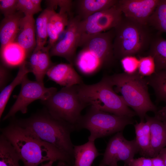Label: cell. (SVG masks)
Masks as SVG:
<instances>
[{"label":"cell","instance_id":"8","mask_svg":"<svg viewBox=\"0 0 166 166\" xmlns=\"http://www.w3.org/2000/svg\"><path fill=\"white\" fill-rule=\"evenodd\" d=\"M114 29L106 32L82 34L79 47L94 55L99 61L102 68L112 65L116 60L113 50Z\"/></svg>","mask_w":166,"mask_h":166},{"label":"cell","instance_id":"12","mask_svg":"<svg viewBox=\"0 0 166 166\" xmlns=\"http://www.w3.org/2000/svg\"><path fill=\"white\" fill-rule=\"evenodd\" d=\"M117 4L109 9L96 13L80 21L79 27L81 33L95 34L114 28L123 15Z\"/></svg>","mask_w":166,"mask_h":166},{"label":"cell","instance_id":"29","mask_svg":"<svg viewBox=\"0 0 166 166\" xmlns=\"http://www.w3.org/2000/svg\"><path fill=\"white\" fill-rule=\"evenodd\" d=\"M148 25L160 33H166V0H160L150 17Z\"/></svg>","mask_w":166,"mask_h":166},{"label":"cell","instance_id":"22","mask_svg":"<svg viewBox=\"0 0 166 166\" xmlns=\"http://www.w3.org/2000/svg\"><path fill=\"white\" fill-rule=\"evenodd\" d=\"M1 57L6 66L13 67L19 66L27 58L25 50L15 42L9 43L0 50Z\"/></svg>","mask_w":166,"mask_h":166},{"label":"cell","instance_id":"3","mask_svg":"<svg viewBox=\"0 0 166 166\" xmlns=\"http://www.w3.org/2000/svg\"><path fill=\"white\" fill-rule=\"evenodd\" d=\"M114 29L113 50L116 60L148 51L155 34L152 27L125 16Z\"/></svg>","mask_w":166,"mask_h":166},{"label":"cell","instance_id":"16","mask_svg":"<svg viewBox=\"0 0 166 166\" xmlns=\"http://www.w3.org/2000/svg\"><path fill=\"white\" fill-rule=\"evenodd\" d=\"M48 45L38 48H35L30 56L28 61L32 73L37 81L44 83V76L49 68L54 65L50 60Z\"/></svg>","mask_w":166,"mask_h":166},{"label":"cell","instance_id":"4","mask_svg":"<svg viewBox=\"0 0 166 166\" xmlns=\"http://www.w3.org/2000/svg\"><path fill=\"white\" fill-rule=\"evenodd\" d=\"M116 93H120L124 101L144 121L146 113L157 111L148 91V84L144 77L138 72L133 74L125 73L107 76Z\"/></svg>","mask_w":166,"mask_h":166},{"label":"cell","instance_id":"19","mask_svg":"<svg viewBox=\"0 0 166 166\" xmlns=\"http://www.w3.org/2000/svg\"><path fill=\"white\" fill-rule=\"evenodd\" d=\"M18 11L2 20L0 26V50L9 43L14 42L19 28L21 19L25 16Z\"/></svg>","mask_w":166,"mask_h":166},{"label":"cell","instance_id":"38","mask_svg":"<svg viewBox=\"0 0 166 166\" xmlns=\"http://www.w3.org/2000/svg\"><path fill=\"white\" fill-rule=\"evenodd\" d=\"M155 116L160 117L166 114V104L160 110L157 111L155 113Z\"/></svg>","mask_w":166,"mask_h":166},{"label":"cell","instance_id":"30","mask_svg":"<svg viewBox=\"0 0 166 166\" xmlns=\"http://www.w3.org/2000/svg\"><path fill=\"white\" fill-rule=\"evenodd\" d=\"M138 70V73L144 77H149L156 72V66L153 58L151 56L140 57Z\"/></svg>","mask_w":166,"mask_h":166},{"label":"cell","instance_id":"17","mask_svg":"<svg viewBox=\"0 0 166 166\" xmlns=\"http://www.w3.org/2000/svg\"><path fill=\"white\" fill-rule=\"evenodd\" d=\"M118 0H77L73 1V10L80 21L97 12L109 9Z\"/></svg>","mask_w":166,"mask_h":166},{"label":"cell","instance_id":"24","mask_svg":"<svg viewBox=\"0 0 166 166\" xmlns=\"http://www.w3.org/2000/svg\"><path fill=\"white\" fill-rule=\"evenodd\" d=\"M18 73L11 83L6 86L0 94V118L4 110L10 96L14 88L21 84L24 77L31 70L29 62L25 61L19 66Z\"/></svg>","mask_w":166,"mask_h":166},{"label":"cell","instance_id":"39","mask_svg":"<svg viewBox=\"0 0 166 166\" xmlns=\"http://www.w3.org/2000/svg\"><path fill=\"white\" fill-rule=\"evenodd\" d=\"M57 166H71L67 162L62 161H58Z\"/></svg>","mask_w":166,"mask_h":166},{"label":"cell","instance_id":"25","mask_svg":"<svg viewBox=\"0 0 166 166\" xmlns=\"http://www.w3.org/2000/svg\"><path fill=\"white\" fill-rule=\"evenodd\" d=\"M136 140L142 154L145 157L152 158L151 143L149 123L146 120L140 121L134 125Z\"/></svg>","mask_w":166,"mask_h":166},{"label":"cell","instance_id":"37","mask_svg":"<svg viewBox=\"0 0 166 166\" xmlns=\"http://www.w3.org/2000/svg\"><path fill=\"white\" fill-rule=\"evenodd\" d=\"M163 160L165 165L166 166V147L162 149L157 155Z\"/></svg>","mask_w":166,"mask_h":166},{"label":"cell","instance_id":"36","mask_svg":"<svg viewBox=\"0 0 166 166\" xmlns=\"http://www.w3.org/2000/svg\"><path fill=\"white\" fill-rule=\"evenodd\" d=\"M151 159L152 166H165L163 160L158 156Z\"/></svg>","mask_w":166,"mask_h":166},{"label":"cell","instance_id":"13","mask_svg":"<svg viewBox=\"0 0 166 166\" xmlns=\"http://www.w3.org/2000/svg\"><path fill=\"white\" fill-rule=\"evenodd\" d=\"M160 0H118L117 5L125 17L148 25Z\"/></svg>","mask_w":166,"mask_h":166},{"label":"cell","instance_id":"18","mask_svg":"<svg viewBox=\"0 0 166 166\" xmlns=\"http://www.w3.org/2000/svg\"><path fill=\"white\" fill-rule=\"evenodd\" d=\"M150 124V143L152 158L156 156L160 150L166 147V122L157 117H145Z\"/></svg>","mask_w":166,"mask_h":166},{"label":"cell","instance_id":"33","mask_svg":"<svg viewBox=\"0 0 166 166\" xmlns=\"http://www.w3.org/2000/svg\"><path fill=\"white\" fill-rule=\"evenodd\" d=\"M18 0H0V10L4 17L11 15L17 11Z\"/></svg>","mask_w":166,"mask_h":166},{"label":"cell","instance_id":"28","mask_svg":"<svg viewBox=\"0 0 166 166\" xmlns=\"http://www.w3.org/2000/svg\"><path fill=\"white\" fill-rule=\"evenodd\" d=\"M145 78L154 91L156 101L166 103V71L156 72Z\"/></svg>","mask_w":166,"mask_h":166},{"label":"cell","instance_id":"7","mask_svg":"<svg viewBox=\"0 0 166 166\" xmlns=\"http://www.w3.org/2000/svg\"><path fill=\"white\" fill-rule=\"evenodd\" d=\"M77 85L63 87L47 100L41 101L52 116L75 127L82 111L88 106L80 97Z\"/></svg>","mask_w":166,"mask_h":166},{"label":"cell","instance_id":"15","mask_svg":"<svg viewBox=\"0 0 166 166\" xmlns=\"http://www.w3.org/2000/svg\"><path fill=\"white\" fill-rule=\"evenodd\" d=\"M35 22L33 16L23 17L14 42L25 50L27 58L30 57L36 45Z\"/></svg>","mask_w":166,"mask_h":166},{"label":"cell","instance_id":"34","mask_svg":"<svg viewBox=\"0 0 166 166\" xmlns=\"http://www.w3.org/2000/svg\"><path fill=\"white\" fill-rule=\"evenodd\" d=\"M151 158L142 157L132 159L126 166H152Z\"/></svg>","mask_w":166,"mask_h":166},{"label":"cell","instance_id":"11","mask_svg":"<svg viewBox=\"0 0 166 166\" xmlns=\"http://www.w3.org/2000/svg\"><path fill=\"white\" fill-rule=\"evenodd\" d=\"M80 20L76 16L70 19L63 37L50 49V57L56 56L65 58L69 63L73 65L79 47L82 33L79 27Z\"/></svg>","mask_w":166,"mask_h":166},{"label":"cell","instance_id":"40","mask_svg":"<svg viewBox=\"0 0 166 166\" xmlns=\"http://www.w3.org/2000/svg\"><path fill=\"white\" fill-rule=\"evenodd\" d=\"M54 162L52 161H48L47 162L42 164L41 166H52V165Z\"/></svg>","mask_w":166,"mask_h":166},{"label":"cell","instance_id":"2","mask_svg":"<svg viewBox=\"0 0 166 166\" xmlns=\"http://www.w3.org/2000/svg\"><path fill=\"white\" fill-rule=\"evenodd\" d=\"M14 119L18 125L42 140L74 157V145L70 135L76 130L74 126L54 117L45 108L28 118Z\"/></svg>","mask_w":166,"mask_h":166},{"label":"cell","instance_id":"23","mask_svg":"<svg viewBox=\"0 0 166 166\" xmlns=\"http://www.w3.org/2000/svg\"><path fill=\"white\" fill-rule=\"evenodd\" d=\"M79 71L86 75H92L102 68L99 60L88 51L81 49L74 61Z\"/></svg>","mask_w":166,"mask_h":166},{"label":"cell","instance_id":"10","mask_svg":"<svg viewBox=\"0 0 166 166\" xmlns=\"http://www.w3.org/2000/svg\"><path fill=\"white\" fill-rule=\"evenodd\" d=\"M140 149L136 139L129 140L122 131L117 133L109 140L99 166H118L122 161L127 166Z\"/></svg>","mask_w":166,"mask_h":166},{"label":"cell","instance_id":"26","mask_svg":"<svg viewBox=\"0 0 166 166\" xmlns=\"http://www.w3.org/2000/svg\"><path fill=\"white\" fill-rule=\"evenodd\" d=\"M19 156L7 139L1 134L0 136V166H20Z\"/></svg>","mask_w":166,"mask_h":166},{"label":"cell","instance_id":"9","mask_svg":"<svg viewBox=\"0 0 166 166\" xmlns=\"http://www.w3.org/2000/svg\"><path fill=\"white\" fill-rule=\"evenodd\" d=\"M21 89L14 104L3 119V121L13 117L18 111L26 113L28 106L37 100L41 101L48 99L57 91L56 88H46L44 83L29 80L26 75L21 83Z\"/></svg>","mask_w":166,"mask_h":166},{"label":"cell","instance_id":"6","mask_svg":"<svg viewBox=\"0 0 166 166\" xmlns=\"http://www.w3.org/2000/svg\"><path fill=\"white\" fill-rule=\"evenodd\" d=\"M133 123L132 117L117 115L90 106L86 113L81 116L75 128L88 130L90 133L88 140L95 141L122 131L126 126Z\"/></svg>","mask_w":166,"mask_h":166},{"label":"cell","instance_id":"31","mask_svg":"<svg viewBox=\"0 0 166 166\" xmlns=\"http://www.w3.org/2000/svg\"><path fill=\"white\" fill-rule=\"evenodd\" d=\"M120 61L124 73L133 74L138 72L139 61L135 56H126Z\"/></svg>","mask_w":166,"mask_h":166},{"label":"cell","instance_id":"1","mask_svg":"<svg viewBox=\"0 0 166 166\" xmlns=\"http://www.w3.org/2000/svg\"><path fill=\"white\" fill-rule=\"evenodd\" d=\"M1 131L13 146L24 166H38L50 161H64L69 164L71 161L73 157L70 155L20 127L14 119Z\"/></svg>","mask_w":166,"mask_h":166},{"label":"cell","instance_id":"21","mask_svg":"<svg viewBox=\"0 0 166 166\" xmlns=\"http://www.w3.org/2000/svg\"><path fill=\"white\" fill-rule=\"evenodd\" d=\"M159 33L154 36L148 51V55L154 59L156 72L166 71V40Z\"/></svg>","mask_w":166,"mask_h":166},{"label":"cell","instance_id":"20","mask_svg":"<svg viewBox=\"0 0 166 166\" xmlns=\"http://www.w3.org/2000/svg\"><path fill=\"white\" fill-rule=\"evenodd\" d=\"M95 141L88 140L81 145L74 146V164L72 166H92L94 160L101 155Z\"/></svg>","mask_w":166,"mask_h":166},{"label":"cell","instance_id":"35","mask_svg":"<svg viewBox=\"0 0 166 166\" xmlns=\"http://www.w3.org/2000/svg\"><path fill=\"white\" fill-rule=\"evenodd\" d=\"M9 72L6 68L2 65L0 67V88L1 91L6 86L9 77Z\"/></svg>","mask_w":166,"mask_h":166},{"label":"cell","instance_id":"27","mask_svg":"<svg viewBox=\"0 0 166 166\" xmlns=\"http://www.w3.org/2000/svg\"><path fill=\"white\" fill-rule=\"evenodd\" d=\"M53 8L47 6L39 15L35 22L36 45L35 48L45 46L48 37L47 24Z\"/></svg>","mask_w":166,"mask_h":166},{"label":"cell","instance_id":"5","mask_svg":"<svg viewBox=\"0 0 166 166\" xmlns=\"http://www.w3.org/2000/svg\"><path fill=\"white\" fill-rule=\"evenodd\" d=\"M79 95L88 106L119 116L132 117L136 115L126 105L121 96L115 91L107 76L99 82L77 85Z\"/></svg>","mask_w":166,"mask_h":166},{"label":"cell","instance_id":"14","mask_svg":"<svg viewBox=\"0 0 166 166\" xmlns=\"http://www.w3.org/2000/svg\"><path fill=\"white\" fill-rule=\"evenodd\" d=\"M46 74L49 80L64 87L83 83L81 77L75 70L73 65L69 63L54 64Z\"/></svg>","mask_w":166,"mask_h":166},{"label":"cell","instance_id":"41","mask_svg":"<svg viewBox=\"0 0 166 166\" xmlns=\"http://www.w3.org/2000/svg\"><path fill=\"white\" fill-rule=\"evenodd\" d=\"M157 117L159 118L161 120H163V121L166 122V114L164 115H163L162 116H160V117H157Z\"/></svg>","mask_w":166,"mask_h":166},{"label":"cell","instance_id":"32","mask_svg":"<svg viewBox=\"0 0 166 166\" xmlns=\"http://www.w3.org/2000/svg\"><path fill=\"white\" fill-rule=\"evenodd\" d=\"M17 9L25 16H33L42 11L35 6L31 0H18Z\"/></svg>","mask_w":166,"mask_h":166}]
</instances>
